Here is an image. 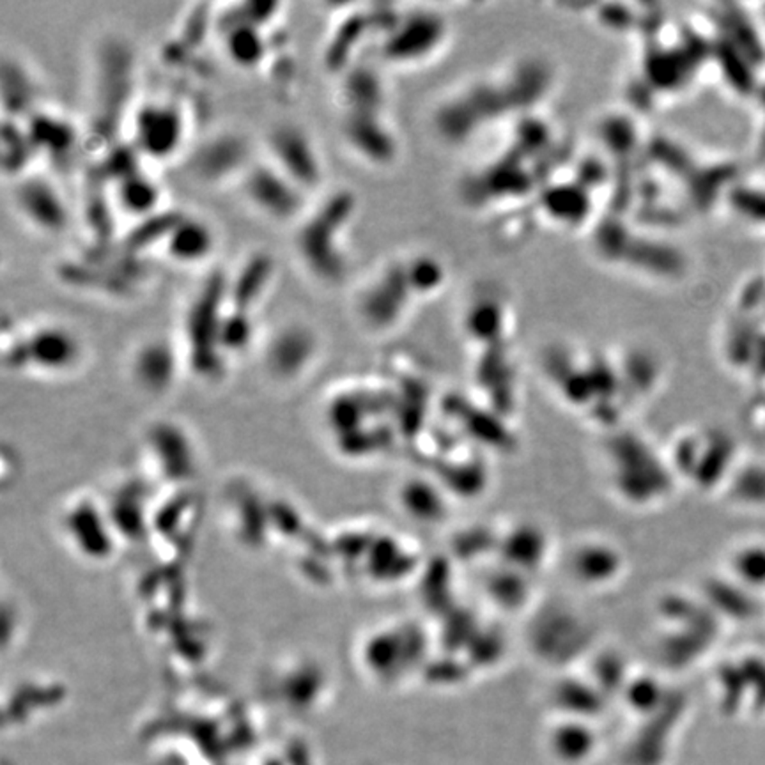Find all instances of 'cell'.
Segmentation results:
<instances>
[{
	"instance_id": "cell-11",
	"label": "cell",
	"mask_w": 765,
	"mask_h": 765,
	"mask_svg": "<svg viewBox=\"0 0 765 765\" xmlns=\"http://www.w3.org/2000/svg\"><path fill=\"white\" fill-rule=\"evenodd\" d=\"M223 49L234 64L241 68L257 66L266 55V41L259 23L247 14L236 18L223 32Z\"/></svg>"
},
{
	"instance_id": "cell-6",
	"label": "cell",
	"mask_w": 765,
	"mask_h": 765,
	"mask_svg": "<svg viewBox=\"0 0 765 765\" xmlns=\"http://www.w3.org/2000/svg\"><path fill=\"white\" fill-rule=\"evenodd\" d=\"M14 346L18 351L25 353L23 357L29 361L59 370L73 365L80 358V341L78 337L64 324L59 323H41L36 324L27 333H22Z\"/></svg>"
},
{
	"instance_id": "cell-1",
	"label": "cell",
	"mask_w": 765,
	"mask_h": 765,
	"mask_svg": "<svg viewBox=\"0 0 765 765\" xmlns=\"http://www.w3.org/2000/svg\"><path fill=\"white\" fill-rule=\"evenodd\" d=\"M351 199L333 194L310 207L298 222L295 250L306 273L323 286H332L346 277V250L342 232L350 218Z\"/></svg>"
},
{
	"instance_id": "cell-10",
	"label": "cell",
	"mask_w": 765,
	"mask_h": 765,
	"mask_svg": "<svg viewBox=\"0 0 765 765\" xmlns=\"http://www.w3.org/2000/svg\"><path fill=\"white\" fill-rule=\"evenodd\" d=\"M273 262L266 254H255L240 268L236 277L227 278V302L229 306L249 312L262 298L271 284Z\"/></svg>"
},
{
	"instance_id": "cell-13",
	"label": "cell",
	"mask_w": 765,
	"mask_h": 765,
	"mask_svg": "<svg viewBox=\"0 0 765 765\" xmlns=\"http://www.w3.org/2000/svg\"><path fill=\"white\" fill-rule=\"evenodd\" d=\"M176 358V351L167 339H150L137 348L132 363L139 379L154 381L156 372L158 381H163L172 376Z\"/></svg>"
},
{
	"instance_id": "cell-7",
	"label": "cell",
	"mask_w": 765,
	"mask_h": 765,
	"mask_svg": "<svg viewBox=\"0 0 765 765\" xmlns=\"http://www.w3.org/2000/svg\"><path fill=\"white\" fill-rule=\"evenodd\" d=\"M165 255L183 266H201L214 254L216 232L197 216H178L161 240Z\"/></svg>"
},
{
	"instance_id": "cell-2",
	"label": "cell",
	"mask_w": 765,
	"mask_h": 765,
	"mask_svg": "<svg viewBox=\"0 0 765 765\" xmlns=\"http://www.w3.org/2000/svg\"><path fill=\"white\" fill-rule=\"evenodd\" d=\"M240 183L247 203L273 222H300L308 211L305 190L269 159L254 161Z\"/></svg>"
},
{
	"instance_id": "cell-8",
	"label": "cell",
	"mask_w": 765,
	"mask_h": 765,
	"mask_svg": "<svg viewBox=\"0 0 765 765\" xmlns=\"http://www.w3.org/2000/svg\"><path fill=\"white\" fill-rule=\"evenodd\" d=\"M243 139L232 133L214 135L203 142L194 156V172L205 181H220L227 176L241 179L254 163Z\"/></svg>"
},
{
	"instance_id": "cell-12",
	"label": "cell",
	"mask_w": 765,
	"mask_h": 765,
	"mask_svg": "<svg viewBox=\"0 0 765 765\" xmlns=\"http://www.w3.org/2000/svg\"><path fill=\"white\" fill-rule=\"evenodd\" d=\"M115 187V201L126 214L150 216L158 211L161 192L150 176L128 170Z\"/></svg>"
},
{
	"instance_id": "cell-3",
	"label": "cell",
	"mask_w": 765,
	"mask_h": 765,
	"mask_svg": "<svg viewBox=\"0 0 765 765\" xmlns=\"http://www.w3.org/2000/svg\"><path fill=\"white\" fill-rule=\"evenodd\" d=\"M128 124L135 148L146 158H172L187 141V117L170 100H144L128 114Z\"/></svg>"
},
{
	"instance_id": "cell-5",
	"label": "cell",
	"mask_w": 765,
	"mask_h": 765,
	"mask_svg": "<svg viewBox=\"0 0 765 765\" xmlns=\"http://www.w3.org/2000/svg\"><path fill=\"white\" fill-rule=\"evenodd\" d=\"M13 205L18 214L40 232L59 234L69 223V209L62 194L50 179L40 174L18 178Z\"/></svg>"
},
{
	"instance_id": "cell-4",
	"label": "cell",
	"mask_w": 765,
	"mask_h": 765,
	"mask_svg": "<svg viewBox=\"0 0 765 765\" xmlns=\"http://www.w3.org/2000/svg\"><path fill=\"white\" fill-rule=\"evenodd\" d=\"M268 159L300 185L306 194L323 183L324 165L308 130L295 121L271 126L266 139Z\"/></svg>"
},
{
	"instance_id": "cell-9",
	"label": "cell",
	"mask_w": 765,
	"mask_h": 765,
	"mask_svg": "<svg viewBox=\"0 0 765 765\" xmlns=\"http://www.w3.org/2000/svg\"><path fill=\"white\" fill-rule=\"evenodd\" d=\"M317 351V335L310 324L291 321L268 339L266 360L278 374H295Z\"/></svg>"
}]
</instances>
